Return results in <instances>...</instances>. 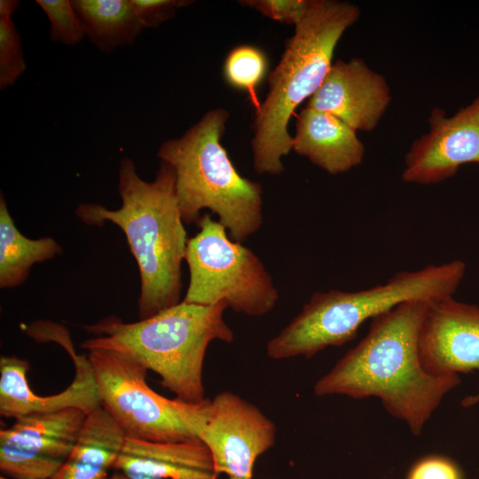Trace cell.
Returning <instances> with one entry per match:
<instances>
[{"label": "cell", "instance_id": "7402d4cb", "mask_svg": "<svg viewBox=\"0 0 479 479\" xmlns=\"http://www.w3.org/2000/svg\"><path fill=\"white\" fill-rule=\"evenodd\" d=\"M50 21V38L55 43L75 45L85 37L82 23L70 0H36Z\"/></svg>", "mask_w": 479, "mask_h": 479}, {"label": "cell", "instance_id": "d6986e66", "mask_svg": "<svg viewBox=\"0 0 479 479\" xmlns=\"http://www.w3.org/2000/svg\"><path fill=\"white\" fill-rule=\"evenodd\" d=\"M62 248L51 237L28 239L15 226L4 197L0 196V287L22 284L31 267L61 254Z\"/></svg>", "mask_w": 479, "mask_h": 479}, {"label": "cell", "instance_id": "277c9868", "mask_svg": "<svg viewBox=\"0 0 479 479\" xmlns=\"http://www.w3.org/2000/svg\"><path fill=\"white\" fill-rule=\"evenodd\" d=\"M228 307L225 302L205 306L181 301L137 322L106 318L84 326L96 336L81 347L128 354L156 373L161 384L176 398L199 404L206 399L202 370L208 346L215 340H234L233 331L224 319Z\"/></svg>", "mask_w": 479, "mask_h": 479}, {"label": "cell", "instance_id": "4fadbf2b", "mask_svg": "<svg viewBox=\"0 0 479 479\" xmlns=\"http://www.w3.org/2000/svg\"><path fill=\"white\" fill-rule=\"evenodd\" d=\"M419 356L425 371L450 375L479 371V306L445 298L428 305L419 335ZM479 403V391L461 405Z\"/></svg>", "mask_w": 479, "mask_h": 479}, {"label": "cell", "instance_id": "83f0119b", "mask_svg": "<svg viewBox=\"0 0 479 479\" xmlns=\"http://www.w3.org/2000/svg\"><path fill=\"white\" fill-rule=\"evenodd\" d=\"M0 479H12V478H9V477H6V476L1 475Z\"/></svg>", "mask_w": 479, "mask_h": 479}, {"label": "cell", "instance_id": "ba28073f", "mask_svg": "<svg viewBox=\"0 0 479 479\" xmlns=\"http://www.w3.org/2000/svg\"><path fill=\"white\" fill-rule=\"evenodd\" d=\"M87 357L100 405L126 437L157 442L199 440L193 431L197 404L156 393L147 384L148 370L128 354L92 349Z\"/></svg>", "mask_w": 479, "mask_h": 479}, {"label": "cell", "instance_id": "d4e9b609", "mask_svg": "<svg viewBox=\"0 0 479 479\" xmlns=\"http://www.w3.org/2000/svg\"><path fill=\"white\" fill-rule=\"evenodd\" d=\"M409 479H461L458 467L443 458H428L417 463Z\"/></svg>", "mask_w": 479, "mask_h": 479}, {"label": "cell", "instance_id": "ffe728a7", "mask_svg": "<svg viewBox=\"0 0 479 479\" xmlns=\"http://www.w3.org/2000/svg\"><path fill=\"white\" fill-rule=\"evenodd\" d=\"M268 59L258 47L249 44L238 45L231 50L224 63V77L232 88L247 91L255 109L260 103L256 89L265 78Z\"/></svg>", "mask_w": 479, "mask_h": 479}, {"label": "cell", "instance_id": "6da1fadb", "mask_svg": "<svg viewBox=\"0 0 479 479\" xmlns=\"http://www.w3.org/2000/svg\"><path fill=\"white\" fill-rule=\"evenodd\" d=\"M433 303V302H432ZM430 303L409 301L371 321L366 335L314 385L318 397H374L419 436L459 374L433 375L419 356V335Z\"/></svg>", "mask_w": 479, "mask_h": 479}, {"label": "cell", "instance_id": "9a60e30c", "mask_svg": "<svg viewBox=\"0 0 479 479\" xmlns=\"http://www.w3.org/2000/svg\"><path fill=\"white\" fill-rule=\"evenodd\" d=\"M114 468L129 479H217L200 440L157 442L125 437Z\"/></svg>", "mask_w": 479, "mask_h": 479}, {"label": "cell", "instance_id": "484cf974", "mask_svg": "<svg viewBox=\"0 0 479 479\" xmlns=\"http://www.w3.org/2000/svg\"><path fill=\"white\" fill-rule=\"evenodd\" d=\"M20 1L17 0H1L0 1V16L12 18V15L18 10Z\"/></svg>", "mask_w": 479, "mask_h": 479}, {"label": "cell", "instance_id": "9c48e42d", "mask_svg": "<svg viewBox=\"0 0 479 479\" xmlns=\"http://www.w3.org/2000/svg\"><path fill=\"white\" fill-rule=\"evenodd\" d=\"M193 428L217 475L229 479H253L255 460L274 445L277 434L255 404L230 391L198 404Z\"/></svg>", "mask_w": 479, "mask_h": 479}, {"label": "cell", "instance_id": "5bb4252c", "mask_svg": "<svg viewBox=\"0 0 479 479\" xmlns=\"http://www.w3.org/2000/svg\"><path fill=\"white\" fill-rule=\"evenodd\" d=\"M391 102L385 77L364 59L354 58L333 63L306 107L333 114L355 130H373Z\"/></svg>", "mask_w": 479, "mask_h": 479}, {"label": "cell", "instance_id": "4316f807", "mask_svg": "<svg viewBox=\"0 0 479 479\" xmlns=\"http://www.w3.org/2000/svg\"><path fill=\"white\" fill-rule=\"evenodd\" d=\"M106 479H129L121 473H115L111 475H108Z\"/></svg>", "mask_w": 479, "mask_h": 479}, {"label": "cell", "instance_id": "52a82bcc", "mask_svg": "<svg viewBox=\"0 0 479 479\" xmlns=\"http://www.w3.org/2000/svg\"><path fill=\"white\" fill-rule=\"evenodd\" d=\"M197 224L200 231L186 246L190 279L182 301L205 306L225 302L235 312L249 317L272 310L279 293L260 258L232 240L209 214L201 216Z\"/></svg>", "mask_w": 479, "mask_h": 479}, {"label": "cell", "instance_id": "ac0fdd59", "mask_svg": "<svg viewBox=\"0 0 479 479\" xmlns=\"http://www.w3.org/2000/svg\"><path fill=\"white\" fill-rule=\"evenodd\" d=\"M85 37L102 52L133 45L144 29L131 0H71Z\"/></svg>", "mask_w": 479, "mask_h": 479}, {"label": "cell", "instance_id": "2e32d148", "mask_svg": "<svg viewBox=\"0 0 479 479\" xmlns=\"http://www.w3.org/2000/svg\"><path fill=\"white\" fill-rule=\"evenodd\" d=\"M292 150L330 175L349 171L365 156L357 130L333 114L306 106L296 118Z\"/></svg>", "mask_w": 479, "mask_h": 479}, {"label": "cell", "instance_id": "cb8c5ba5", "mask_svg": "<svg viewBox=\"0 0 479 479\" xmlns=\"http://www.w3.org/2000/svg\"><path fill=\"white\" fill-rule=\"evenodd\" d=\"M144 28H153L172 19L177 11L188 6L190 0H131Z\"/></svg>", "mask_w": 479, "mask_h": 479}, {"label": "cell", "instance_id": "7a4b0ae2", "mask_svg": "<svg viewBox=\"0 0 479 479\" xmlns=\"http://www.w3.org/2000/svg\"><path fill=\"white\" fill-rule=\"evenodd\" d=\"M118 192L119 208L82 203L75 214L88 225L111 222L124 232L139 270L138 316L145 319L182 301L181 265L188 239L175 172L161 161L155 178L145 181L138 176L134 161L123 158L119 166Z\"/></svg>", "mask_w": 479, "mask_h": 479}, {"label": "cell", "instance_id": "5b68a950", "mask_svg": "<svg viewBox=\"0 0 479 479\" xmlns=\"http://www.w3.org/2000/svg\"><path fill=\"white\" fill-rule=\"evenodd\" d=\"M459 259L394 274L384 284L355 292L314 293L302 310L266 345L273 359L310 358L353 340L367 319L409 301L429 303L452 297L466 273Z\"/></svg>", "mask_w": 479, "mask_h": 479}, {"label": "cell", "instance_id": "3957f363", "mask_svg": "<svg viewBox=\"0 0 479 479\" xmlns=\"http://www.w3.org/2000/svg\"><path fill=\"white\" fill-rule=\"evenodd\" d=\"M359 16V8L349 2L310 0L269 75L264 100L255 109L251 149L256 173L276 176L284 171L282 160L292 151L287 129L291 116L321 86L338 42Z\"/></svg>", "mask_w": 479, "mask_h": 479}, {"label": "cell", "instance_id": "8992f818", "mask_svg": "<svg viewBox=\"0 0 479 479\" xmlns=\"http://www.w3.org/2000/svg\"><path fill=\"white\" fill-rule=\"evenodd\" d=\"M228 119L224 108L208 110L182 136L164 141L157 156L175 172L183 222L197 224L207 208L243 243L262 226L263 187L237 171L222 145Z\"/></svg>", "mask_w": 479, "mask_h": 479}, {"label": "cell", "instance_id": "603a6c76", "mask_svg": "<svg viewBox=\"0 0 479 479\" xmlns=\"http://www.w3.org/2000/svg\"><path fill=\"white\" fill-rule=\"evenodd\" d=\"M240 4L275 21L295 26L306 13L310 0H244Z\"/></svg>", "mask_w": 479, "mask_h": 479}, {"label": "cell", "instance_id": "7c38bea8", "mask_svg": "<svg viewBox=\"0 0 479 479\" xmlns=\"http://www.w3.org/2000/svg\"><path fill=\"white\" fill-rule=\"evenodd\" d=\"M428 122V132L415 139L404 156V182L438 184L464 164L479 165V93L454 115L434 108Z\"/></svg>", "mask_w": 479, "mask_h": 479}, {"label": "cell", "instance_id": "30bf717a", "mask_svg": "<svg viewBox=\"0 0 479 479\" xmlns=\"http://www.w3.org/2000/svg\"><path fill=\"white\" fill-rule=\"evenodd\" d=\"M87 413L69 408L15 419L0 430V470L12 479H52L71 452Z\"/></svg>", "mask_w": 479, "mask_h": 479}, {"label": "cell", "instance_id": "44dd1931", "mask_svg": "<svg viewBox=\"0 0 479 479\" xmlns=\"http://www.w3.org/2000/svg\"><path fill=\"white\" fill-rule=\"evenodd\" d=\"M20 35L11 17L0 16V90L13 85L25 73Z\"/></svg>", "mask_w": 479, "mask_h": 479}, {"label": "cell", "instance_id": "8fae6325", "mask_svg": "<svg viewBox=\"0 0 479 479\" xmlns=\"http://www.w3.org/2000/svg\"><path fill=\"white\" fill-rule=\"evenodd\" d=\"M39 340L60 343L71 356L75 376L63 391L47 397L35 395L27 379L29 365L14 356L0 357V414L5 418H20L35 413H48L69 408L86 413L100 405V398L92 369L85 355H77L67 330L50 322H42L36 331Z\"/></svg>", "mask_w": 479, "mask_h": 479}, {"label": "cell", "instance_id": "e0dca14e", "mask_svg": "<svg viewBox=\"0 0 479 479\" xmlns=\"http://www.w3.org/2000/svg\"><path fill=\"white\" fill-rule=\"evenodd\" d=\"M125 435L101 406L87 413L75 444L52 479H106Z\"/></svg>", "mask_w": 479, "mask_h": 479}]
</instances>
